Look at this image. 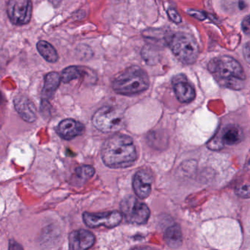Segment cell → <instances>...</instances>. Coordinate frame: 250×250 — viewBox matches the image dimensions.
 <instances>
[{"label":"cell","instance_id":"6da1fadb","mask_svg":"<svg viewBox=\"0 0 250 250\" xmlns=\"http://www.w3.org/2000/svg\"><path fill=\"white\" fill-rule=\"evenodd\" d=\"M101 156L104 164L113 169L129 167L137 159L132 138L122 134H114L104 143Z\"/></svg>","mask_w":250,"mask_h":250},{"label":"cell","instance_id":"7a4b0ae2","mask_svg":"<svg viewBox=\"0 0 250 250\" xmlns=\"http://www.w3.org/2000/svg\"><path fill=\"white\" fill-rule=\"evenodd\" d=\"M208 69L221 85L236 90L244 87L245 73L240 62L232 57L213 58L208 64Z\"/></svg>","mask_w":250,"mask_h":250},{"label":"cell","instance_id":"3957f363","mask_svg":"<svg viewBox=\"0 0 250 250\" xmlns=\"http://www.w3.org/2000/svg\"><path fill=\"white\" fill-rule=\"evenodd\" d=\"M150 80L147 73L140 67H130L121 73L112 83L115 93L123 96H132L148 89Z\"/></svg>","mask_w":250,"mask_h":250},{"label":"cell","instance_id":"277c9868","mask_svg":"<svg viewBox=\"0 0 250 250\" xmlns=\"http://www.w3.org/2000/svg\"><path fill=\"white\" fill-rule=\"evenodd\" d=\"M169 46L178 61L186 65H191L199 56V46L197 41L187 33H175L169 41Z\"/></svg>","mask_w":250,"mask_h":250},{"label":"cell","instance_id":"5b68a950","mask_svg":"<svg viewBox=\"0 0 250 250\" xmlns=\"http://www.w3.org/2000/svg\"><path fill=\"white\" fill-rule=\"evenodd\" d=\"M124 112L112 106H104L96 111L92 118L93 125L104 133L117 132L124 125Z\"/></svg>","mask_w":250,"mask_h":250},{"label":"cell","instance_id":"8992f818","mask_svg":"<svg viewBox=\"0 0 250 250\" xmlns=\"http://www.w3.org/2000/svg\"><path fill=\"white\" fill-rule=\"evenodd\" d=\"M121 213L127 222L135 225H145L150 217L147 205L139 201L133 196L125 197L121 203Z\"/></svg>","mask_w":250,"mask_h":250},{"label":"cell","instance_id":"52a82bcc","mask_svg":"<svg viewBox=\"0 0 250 250\" xmlns=\"http://www.w3.org/2000/svg\"><path fill=\"white\" fill-rule=\"evenodd\" d=\"M7 13L11 22L15 25L28 24L33 15L31 0H8Z\"/></svg>","mask_w":250,"mask_h":250},{"label":"cell","instance_id":"ba28073f","mask_svg":"<svg viewBox=\"0 0 250 250\" xmlns=\"http://www.w3.org/2000/svg\"><path fill=\"white\" fill-rule=\"evenodd\" d=\"M122 215V213L118 210L97 213L84 212L83 218L84 224L90 228H98L104 225L106 228H112L120 225L123 219Z\"/></svg>","mask_w":250,"mask_h":250},{"label":"cell","instance_id":"9c48e42d","mask_svg":"<svg viewBox=\"0 0 250 250\" xmlns=\"http://www.w3.org/2000/svg\"><path fill=\"white\" fill-rule=\"evenodd\" d=\"M172 85L175 96L181 103H190L195 99L196 93L194 87L182 74L174 77Z\"/></svg>","mask_w":250,"mask_h":250},{"label":"cell","instance_id":"30bf717a","mask_svg":"<svg viewBox=\"0 0 250 250\" xmlns=\"http://www.w3.org/2000/svg\"><path fill=\"white\" fill-rule=\"evenodd\" d=\"M151 175L146 169H140L133 178L132 185L137 197L146 199L149 197L152 189Z\"/></svg>","mask_w":250,"mask_h":250},{"label":"cell","instance_id":"8fae6325","mask_svg":"<svg viewBox=\"0 0 250 250\" xmlns=\"http://www.w3.org/2000/svg\"><path fill=\"white\" fill-rule=\"evenodd\" d=\"M14 107L17 113L26 122L33 123L37 119L34 103L24 95H17L14 99Z\"/></svg>","mask_w":250,"mask_h":250},{"label":"cell","instance_id":"7c38bea8","mask_svg":"<svg viewBox=\"0 0 250 250\" xmlns=\"http://www.w3.org/2000/svg\"><path fill=\"white\" fill-rule=\"evenodd\" d=\"M95 241V235L90 231L77 229L69 235V247L71 250H87L93 247Z\"/></svg>","mask_w":250,"mask_h":250},{"label":"cell","instance_id":"4fadbf2b","mask_svg":"<svg viewBox=\"0 0 250 250\" xmlns=\"http://www.w3.org/2000/svg\"><path fill=\"white\" fill-rule=\"evenodd\" d=\"M85 131L84 124L76 120L65 119L60 123L58 133L64 140H70L83 135Z\"/></svg>","mask_w":250,"mask_h":250},{"label":"cell","instance_id":"5bb4252c","mask_svg":"<svg viewBox=\"0 0 250 250\" xmlns=\"http://www.w3.org/2000/svg\"><path fill=\"white\" fill-rule=\"evenodd\" d=\"M62 78L58 73L52 71L46 74L44 79V85L42 90V100L49 101L52 99L59 87Z\"/></svg>","mask_w":250,"mask_h":250},{"label":"cell","instance_id":"9a60e30c","mask_svg":"<svg viewBox=\"0 0 250 250\" xmlns=\"http://www.w3.org/2000/svg\"><path fill=\"white\" fill-rule=\"evenodd\" d=\"M243 138V133L241 128L236 125H229L225 127L221 136L222 144L233 146L238 144Z\"/></svg>","mask_w":250,"mask_h":250},{"label":"cell","instance_id":"2e32d148","mask_svg":"<svg viewBox=\"0 0 250 250\" xmlns=\"http://www.w3.org/2000/svg\"><path fill=\"white\" fill-rule=\"evenodd\" d=\"M165 240L169 247L178 248L182 244V232L178 225H172L166 229Z\"/></svg>","mask_w":250,"mask_h":250},{"label":"cell","instance_id":"e0dca14e","mask_svg":"<svg viewBox=\"0 0 250 250\" xmlns=\"http://www.w3.org/2000/svg\"><path fill=\"white\" fill-rule=\"evenodd\" d=\"M36 46H37L38 51L40 55L47 62L55 63L59 59L56 49L49 42H46V41H40L38 42Z\"/></svg>","mask_w":250,"mask_h":250},{"label":"cell","instance_id":"ac0fdd59","mask_svg":"<svg viewBox=\"0 0 250 250\" xmlns=\"http://www.w3.org/2000/svg\"><path fill=\"white\" fill-rule=\"evenodd\" d=\"M83 68H84L83 67L75 66V65L65 68L62 71V75H61L62 83L68 84L73 80L80 78L83 75Z\"/></svg>","mask_w":250,"mask_h":250},{"label":"cell","instance_id":"d6986e66","mask_svg":"<svg viewBox=\"0 0 250 250\" xmlns=\"http://www.w3.org/2000/svg\"><path fill=\"white\" fill-rule=\"evenodd\" d=\"M95 169L90 165H82L76 169L75 175L78 179L83 182H86L87 180L90 179L94 175Z\"/></svg>","mask_w":250,"mask_h":250},{"label":"cell","instance_id":"ffe728a7","mask_svg":"<svg viewBox=\"0 0 250 250\" xmlns=\"http://www.w3.org/2000/svg\"><path fill=\"white\" fill-rule=\"evenodd\" d=\"M142 57L147 64L154 65V64L157 63L158 60H159V53L154 48L147 46L142 51Z\"/></svg>","mask_w":250,"mask_h":250},{"label":"cell","instance_id":"44dd1931","mask_svg":"<svg viewBox=\"0 0 250 250\" xmlns=\"http://www.w3.org/2000/svg\"><path fill=\"white\" fill-rule=\"evenodd\" d=\"M235 194L242 198H250V183L241 184L235 188Z\"/></svg>","mask_w":250,"mask_h":250},{"label":"cell","instance_id":"7402d4cb","mask_svg":"<svg viewBox=\"0 0 250 250\" xmlns=\"http://www.w3.org/2000/svg\"><path fill=\"white\" fill-rule=\"evenodd\" d=\"M167 15L169 18L170 19L171 21H173L175 24H179L182 21L181 16L178 14V13L175 9H172V8L168 9Z\"/></svg>","mask_w":250,"mask_h":250},{"label":"cell","instance_id":"603a6c76","mask_svg":"<svg viewBox=\"0 0 250 250\" xmlns=\"http://www.w3.org/2000/svg\"><path fill=\"white\" fill-rule=\"evenodd\" d=\"M187 14L197 20L203 21V20H206V14L202 11H195V10H188L187 11Z\"/></svg>","mask_w":250,"mask_h":250},{"label":"cell","instance_id":"cb8c5ba5","mask_svg":"<svg viewBox=\"0 0 250 250\" xmlns=\"http://www.w3.org/2000/svg\"><path fill=\"white\" fill-rule=\"evenodd\" d=\"M241 29L246 35H250V15L247 16L241 22Z\"/></svg>","mask_w":250,"mask_h":250},{"label":"cell","instance_id":"d4e9b609","mask_svg":"<svg viewBox=\"0 0 250 250\" xmlns=\"http://www.w3.org/2000/svg\"><path fill=\"white\" fill-rule=\"evenodd\" d=\"M243 53H244V58L246 62L250 65V42H247L244 45Z\"/></svg>","mask_w":250,"mask_h":250},{"label":"cell","instance_id":"484cf974","mask_svg":"<svg viewBox=\"0 0 250 250\" xmlns=\"http://www.w3.org/2000/svg\"><path fill=\"white\" fill-rule=\"evenodd\" d=\"M247 167H248L249 169H250V159H249L248 163H247Z\"/></svg>","mask_w":250,"mask_h":250}]
</instances>
